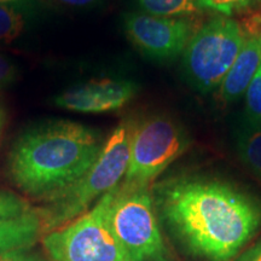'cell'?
Masks as SVG:
<instances>
[{"label": "cell", "instance_id": "ba28073f", "mask_svg": "<svg viewBox=\"0 0 261 261\" xmlns=\"http://www.w3.org/2000/svg\"><path fill=\"white\" fill-rule=\"evenodd\" d=\"M123 29L138 50L154 61H171L182 55L197 31L191 18H169L130 12L123 18Z\"/></svg>", "mask_w": 261, "mask_h": 261}, {"label": "cell", "instance_id": "9c48e42d", "mask_svg": "<svg viewBox=\"0 0 261 261\" xmlns=\"http://www.w3.org/2000/svg\"><path fill=\"white\" fill-rule=\"evenodd\" d=\"M138 91L135 81L120 77H103L74 85L58 96L57 108L84 114H100L121 109L135 98Z\"/></svg>", "mask_w": 261, "mask_h": 261}, {"label": "cell", "instance_id": "ffe728a7", "mask_svg": "<svg viewBox=\"0 0 261 261\" xmlns=\"http://www.w3.org/2000/svg\"><path fill=\"white\" fill-rule=\"evenodd\" d=\"M234 261H261V240L248 248L246 252L240 254Z\"/></svg>", "mask_w": 261, "mask_h": 261}, {"label": "cell", "instance_id": "d6986e66", "mask_svg": "<svg viewBox=\"0 0 261 261\" xmlns=\"http://www.w3.org/2000/svg\"><path fill=\"white\" fill-rule=\"evenodd\" d=\"M0 261H50V259L32 248H25L4 254L0 256Z\"/></svg>", "mask_w": 261, "mask_h": 261}, {"label": "cell", "instance_id": "7a4b0ae2", "mask_svg": "<svg viewBox=\"0 0 261 261\" xmlns=\"http://www.w3.org/2000/svg\"><path fill=\"white\" fill-rule=\"evenodd\" d=\"M103 145L99 133L83 123H38L23 130L10 149L9 177L24 195L44 202L87 173Z\"/></svg>", "mask_w": 261, "mask_h": 261}, {"label": "cell", "instance_id": "8992f818", "mask_svg": "<svg viewBox=\"0 0 261 261\" xmlns=\"http://www.w3.org/2000/svg\"><path fill=\"white\" fill-rule=\"evenodd\" d=\"M115 190L75 220L44 234L42 246L50 261H130L108 220Z\"/></svg>", "mask_w": 261, "mask_h": 261}, {"label": "cell", "instance_id": "44dd1931", "mask_svg": "<svg viewBox=\"0 0 261 261\" xmlns=\"http://www.w3.org/2000/svg\"><path fill=\"white\" fill-rule=\"evenodd\" d=\"M54 2L65 6H71V8H86V6L94 5L99 0H54Z\"/></svg>", "mask_w": 261, "mask_h": 261}, {"label": "cell", "instance_id": "4fadbf2b", "mask_svg": "<svg viewBox=\"0 0 261 261\" xmlns=\"http://www.w3.org/2000/svg\"><path fill=\"white\" fill-rule=\"evenodd\" d=\"M241 162L261 181V125L246 122L236 138Z\"/></svg>", "mask_w": 261, "mask_h": 261}, {"label": "cell", "instance_id": "7c38bea8", "mask_svg": "<svg viewBox=\"0 0 261 261\" xmlns=\"http://www.w3.org/2000/svg\"><path fill=\"white\" fill-rule=\"evenodd\" d=\"M41 234L40 219L35 210L16 219L0 221V256L33 248Z\"/></svg>", "mask_w": 261, "mask_h": 261}, {"label": "cell", "instance_id": "9a60e30c", "mask_svg": "<svg viewBox=\"0 0 261 261\" xmlns=\"http://www.w3.org/2000/svg\"><path fill=\"white\" fill-rule=\"evenodd\" d=\"M247 121L261 125V64L244 92Z\"/></svg>", "mask_w": 261, "mask_h": 261}, {"label": "cell", "instance_id": "5b68a950", "mask_svg": "<svg viewBox=\"0 0 261 261\" xmlns=\"http://www.w3.org/2000/svg\"><path fill=\"white\" fill-rule=\"evenodd\" d=\"M243 41V25L230 16H215L202 24L182 52V69L189 84L201 93L219 90Z\"/></svg>", "mask_w": 261, "mask_h": 261}, {"label": "cell", "instance_id": "e0dca14e", "mask_svg": "<svg viewBox=\"0 0 261 261\" xmlns=\"http://www.w3.org/2000/svg\"><path fill=\"white\" fill-rule=\"evenodd\" d=\"M204 10L223 16H232L261 4V0H200Z\"/></svg>", "mask_w": 261, "mask_h": 261}, {"label": "cell", "instance_id": "52a82bcc", "mask_svg": "<svg viewBox=\"0 0 261 261\" xmlns=\"http://www.w3.org/2000/svg\"><path fill=\"white\" fill-rule=\"evenodd\" d=\"M190 138L180 123L162 114L133 122L129 163L122 181L150 185L187 151Z\"/></svg>", "mask_w": 261, "mask_h": 261}, {"label": "cell", "instance_id": "7402d4cb", "mask_svg": "<svg viewBox=\"0 0 261 261\" xmlns=\"http://www.w3.org/2000/svg\"><path fill=\"white\" fill-rule=\"evenodd\" d=\"M4 120H5L4 112H3V109H2V108H0V135H2L3 127H4Z\"/></svg>", "mask_w": 261, "mask_h": 261}, {"label": "cell", "instance_id": "6da1fadb", "mask_svg": "<svg viewBox=\"0 0 261 261\" xmlns=\"http://www.w3.org/2000/svg\"><path fill=\"white\" fill-rule=\"evenodd\" d=\"M156 214L192 255L231 261L261 226V204L219 179L178 175L151 188Z\"/></svg>", "mask_w": 261, "mask_h": 261}, {"label": "cell", "instance_id": "2e32d148", "mask_svg": "<svg viewBox=\"0 0 261 261\" xmlns=\"http://www.w3.org/2000/svg\"><path fill=\"white\" fill-rule=\"evenodd\" d=\"M32 211L28 202L22 197L12 192L0 190V221L16 219Z\"/></svg>", "mask_w": 261, "mask_h": 261}, {"label": "cell", "instance_id": "ac0fdd59", "mask_svg": "<svg viewBox=\"0 0 261 261\" xmlns=\"http://www.w3.org/2000/svg\"><path fill=\"white\" fill-rule=\"evenodd\" d=\"M18 76V68L11 58L0 55V90L15 83Z\"/></svg>", "mask_w": 261, "mask_h": 261}, {"label": "cell", "instance_id": "277c9868", "mask_svg": "<svg viewBox=\"0 0 261 261\" xmlns=\"http://www.w3.org/2000/svg\"><path fill=\"white\" fill-rule=\"evenodd\" d=\"M108 220L130 261H169L150 185L122 181L114 194Z\"/></svg>", "mask_w": 261, "mask_h": 261}, {"label": "cell", "instance_id": "30bf717a", "mask_svg": "<svg viewBox=\"0 0 261 261\" xmlns=\"http://www.w3.org/2000/svg\"><path fill=\"white\" fill-rule=\"evenodd\" d=\"M253 23V27L248 25L244 29L242 48L219 87L220 99L224 103L234 102L243 96L261 64V17L254 19Z\"/></svg>", "mask_w": 261, "mask_h": 261}, {"label": "cell", "instance_id": "3957f363", "mask_svg": "<svg viewBox=\"0 0 261 261\" xmlns=\"http://www.w3.org/2000/svg\"><path fill=\"white\" fill-rule=\"evenodd\" d=\"M133 121L123 120L104 142L103 149L87 173L71 187L44 201L37 211L45 234L86 213L104 195L119 187L129 163Z\"/></svg>", "mask_w": 261, "mask_h": 261}, {"label": "cell", "instance_id": "8fae6325", "mask_svg": "<svg viewBox=\"0 0 261 261\" xmlns=\"http://www.w3.org/2000/svg\"><path fill=\"white\" fill-rule=\"evenodd\" d=\"M37 6L33 0L0 3V47L17 44L34 24Z\"/></svg>", "mask_w": 261, "mask_h": 261}, {"label": "cell", "instance_id": "603a6c76", "mask_svg": "<svg viewBox=\"0 0 261 261\" xmlns=\"http://www.w3.org/2000/svg\"><path fill=\"white\" fill-rule=\"evenodd\" d=\"M11 2H15V0H0V3H11Z\"/></svg>", "mask_w": 261, "mask_h": 261}, {"label": "cell", "instance_id": "5bb4252c", "mask_svg": "<svg viewBox=\"0 0 261 261\" xmlns=\"http://www.w3.org/2000/svg\"><path fill=\"white\" fill-rule=\"evenodd\" d=\"M139 11L169 18H191L202 14L200 0H137Z\"/></svg>", "mask_w": 261, "mask_h": 261}]
</instances>
